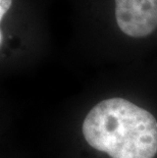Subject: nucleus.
I'll list each match as a JSON object with an SVG mask.
<instances>
[{
    "label": "nucleus",
    "mask_w": 157,
    "mask_h": 158,
    "mask_svg": "<svg viewBox=\"0 0 157 158\" xmlns=\"http://www.w3.org/2000/svg\"><path fill=\"white\" fill-rule=\"evenodd\" d=\"M86 142L111 158H153L157 122L147 110L122 98L99 102L83 123Z\"/></svg>",
    "instance_id": "nucleus-1"
},
{
    "label": "nucleus",
    "mask_w": 157,
    "mask_h": 158,
    "mask_svg": "<svg viewBox=\"0 0 157 158\" xmlns=\"http://www.w3.org/2000/svg\"><path fill=\"white\" fill-rule=\"evenodd\" d=\"M115 18L126 35L147 37L157 28V0H115Z\"/></svg>",
    "instance_id": "nucleus-2"
},
{
    "label": "nucleus",
    "mask_w": 157,
    "mask_h": 158,
    "mask_svg": "<svg viewBox=\"0 0 157 158\" xmlns=\"http://www.w3.org/2000/svg\"><path fill=\"white\" fill-rule=\"evenodd\" d=\"M12 4V0H0V21L3 19V16L8 11Z\"/></svg>",
    "instance_id": "nucleus-3"
}]
</instances>
